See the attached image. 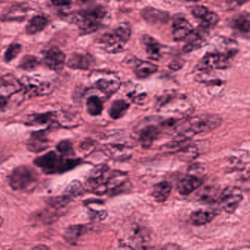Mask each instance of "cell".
<instances>
[{
    "mask_svg": "<svg viewBox=\"0 0 250 250\" xmlns=\"http://www.w3.org/2000/svg\"><path fill=\"white\" fill-rule=\"evenodd\" d=\"M34 164L44 173L52 175L68 172L80 165L81 160L63 156L59 152L49 151L36 158Z\"/></svg>",
    "mask_w": 250,
    "mask_h": 250,
    "instance_id": "1",
    "label": "cell"
},
{
    "mask_svg": "<svg viewBox=\"0 0 250 250\" xmlns=\"http://www.w3.org/2000/svg\"><path fill=\"white\" fill-rule=\"evenodd\" d=\"M131 33L128 23H121L110 32L102 35L98 40V44L107 53H120L124 50L125 45L131 39Z\"/></svg>",
    "mask_w": 250,
    "mask_h": 250,
    "instance_id": "2",
    "label": "cell"
},
{
    "mask_svg": "<svg viewBox=\"0 0 250 250\" xmlns=\"http://www.w3.org/2000/svg\"><path fill=\"white\" fill-rule=\"evenodd\" d=\"M222 118L218 115H197L177 125L175 129L181 134L191 137L194 134L210 132L218 128L222 124Z\"/></svg>",
    "mask_w": 250,
    "mask_h": 250,
    "instance_id": "3",
    "label": "cell"
},
{
    "mask_svg": "<svg viewBox=\"0 0 250 250\" xmlns=\"http://www.w3.org/2000/svg\"><path fill=\"white\" fill-rule=\"evenodd\" d=\"M106 15L107 11L104 7L96 6L77 12L73 15L72 21L83 34H90L100 28Z\"/></svg>",
    "mask_w": 250,
    "mask_h": 250,
    "instance_id": "4",
    "label": "cell"
},
{
    "mask_svg": "<svg viewBox=\"0 0 250 250\" xmlns=\"http://www.w3.org/2000/svg\"><path fill=\"white\" fill-rule=\"evenodd\" d=\"M39 180L38 172L33 168L20 166L10 175L9 184L15 191H30L36 188Z\"/></svg>",
    "mask_w": 250,
    "mask_h": 250,
    "instance_id": "5",
    "label": "cell"
},
{
    "mask_svg": "<svg viewBox=\"0 0 250 250\" xmlns=\"http://www.w3.org/2000/svg\"><path fill=\"white\" fill-rule=\"evenodd\" d=\"M112 171L106 165L95 167L86 179V188L90 192L103 195L109 192V183Z\"/></svg>",
    "mask_w": 250,
    "mask_h": 250,
    "instance_id": "6",
    "label": "cell"
},
{
    "mask_svg": "<svg viewBox=\"0 0 250 250\" xmlns=\"http://www.w3.org/2000/svg\"><path fill=\"white\" fill-rule=\"evenodd\" d=\"M162 118L160 117H149L137 125L136 130L139 140L143 148H148L153 142L159 138L162 133Z\"/></svg>",
    "mask_w": 250,
    "mask_h": 250,
    "instance_id": "7",
    "label": "cell"
},
{
    "mask_svg": "<svg viewBox=\"0 0 250 250\" xmlns=\"http://www.w3.org/2000/svg\"><path fill=\"white\" fill-rule=\"evenodd\" d=\"M238 50L228 49L225 52H207L197 64V68L203 72L213 69H225L229 66V62L236 55Z\"/></svg>",
    "mask_w": 250,
    "mask_h": 250,
    "instance_id": "8",
    "label": "cell"
},
{
    "mask_svg": "<svg viewBox=\"0 0 250 250\" xmlns=\"http://www.w3.org/2000/svg\"><path fill=\"white\" fill-rule=\"evenodd\" d=\"M243 200L242 191L237 187H228L222 190L219 202L228 213H233Z\"/></svg>",
    "mask_w": 250,
    "mask_h": 250,
    "instance_id": "9",
    "label": "cell"
},
{
    "mask_svg": "<svg viewBox=\"0 0 250 250\" xmlns=\"http://www.w3.org/2000/svg\"><path fill=\"white\" fill-rule=\"evenodd\" d=\"M209 34H210V29L202 24H200L197 28L193 29L191 33L184 40L187 43L183 46V52L188 54L203 47L206 43Z\"/></svg>",
    "mask_w": 250,
    "mask_h": 250,
    "instance_id": "10",
    "label": "cell"
},
{
    "mask_svg": "<svg viewBox=\"0 0 250 250\" xmlns=\"http://www.w3.org/2000/svg\"><path fill=\"white\" fill-rule=\"evenodd\" d=\"M126 241L122 242L125 247L133 249H145L150 241V235L146 228L134 224L130 228L126 236Z\"/></svg>",
    "mask_w": 250,
    "mask_h": 250,
    "instance_id": "11",
    "label": "cell"
},
{
    "mask_svg": "<svg viewBox=\"0 0 250 250\" xmlns=\"http://www.w3.org/2000/svg\"><path fill=\"white\" fill-rule=\"evenodd\" d=\"M21 90L30 96H42L49 94L52 91V84L47 82H42L36 79L24 77L20 81Z\"/></svg>",
    "mask_w": 250,
    "mask_h": 250,
    "instance_id": "12",
    "label": "cell"
},
{
    "mask_svg": "<svg viewBox=\"0 0 250 250\" xmlns=\"http://www.w3.org/2000/svg\"><path fill=\"white\" fill-rule=\"evenodd\" d=\"M193 17L202 21V25L206 26L209 29L215 27L220 21L219 15L216 13L210 11L208 8L203 5H194L190 8Z\"/></svg>",
    "mask_w": 250,
    "mask_h": 250,
    "instance_id": "13",
    "label": "cell"
},
{
    "mask_svg": "<svg viewBox=\"0 0 250 250\" xmlns=\"http://www.w3.org/2000/svg\"><path fill=\"white\" fill-rule=\"evenodd\" d=\"M193 26L183 16L177 14L173 18L172 24V33L175 42H182L192 31Z\"/></svg>",
    "mask_w": 250,
    "mask_h": 250,
    "instance_id": "14",
    "label": "cell"
},
{
    "mask_svg": "<svg viewBox=\"0 0 250 250\" xmlns=\"http://www.w3.org/2000/svg\"><path fill=\"white\" fill-rule=\"evenodd\" d=\"M43 62L51 70L59 72L65 65V54L58 48H51L43 54Z\"/></svg>",
    "mask_w": 250,
    "mask_h": 250,
    "instance_id": "15",
    "label": "cell"
},
{
    "mask_svg": "<svg viewBox=\"0 0 250 250\" xmlns=\"http://www.w3.org/2000/svg\"><path fill=\"white\" fill-rule=\"evenodd\" d=\"M203 179L196 174L188 173L177 184V190L181 195H188L201 187Z\"/></svg>",
    "mask_w": 250,
    "mask_h": 250,
    "instance_id": "16",
    "label": "cell"
},
{
    "mask_svg": "<svg viewBox=\"0 0 250 250\" xmlns=\"http://www.w3.org/2000/svg\"><path fill=\"white\" fill-rule=\"evenodd\" d=\"M49 146L50 142L48 138L47 133L43 131L33 133L27 140V148L33 153H40L47 149Z\"/></svg>",
    "mask_w": 250,
    "mask_h": 250,
    "instance_id": "17",
    "label": "cell"
},
{
    "mask_svg": "<svg viewBox=\"0 0 250 250\" xmlns=\"http://www.w3.org/2000/svg\"><path fill=\"white\" fill-rule=\"evenodd\" d=\"M143 20L150 24H166L169 20V13L153 7H146L142 11Z\"/></svg>",
    "mask_w": 250,
    "mask_h": 250,
    "instance_id": "18",
    "label": "cell"
},
{
    "mask_svg": "<svg viewBox=\"0 0 250 250\" xmlns=\"http://www.w3.org/2000/svg\"><path fill=\"white\" fill-rule=\"evenodd\" d=\"M147 58L151 61H158L162 58V46L154 38L148 35H144L141 39Z\"/></svg>",
    "mask_w": 250,
    "mask_h": 250,
    "instance_id": "19",
    "label": "cell"
},
{
    "mask_svg": "<svg viewBox=\"0 0 250 250\" xmlns=\"http://www.w3.org/2000/svg\"><path fill=\"white\" fill-rule=\"evenodd\" d=\"M121 84L119 78L112 76V77H106L99 79L95 83V85L98 90L109 98L119 90Z\"/></svg>",
    "mask_w": 250,
    "mask_h": 250,
    "instance_id": "20",
    "label": "cell"
},
{
    "mask_svg": "<svg viewBox=\"0 0 250 250\" xmlns=\"http://www.w3.org/2000/svg\"><path fill=\"white\" fill-rule=\"evenodd\" d=\"M94 63V58L88 54H74L68 59L67 65L72 69L88 70Z\"/></svg>",
    "mask_w": 250,
    "mask_h": 250,
    "instance_id": "21",
    "label": "cell"
},
{
    "mask_svg": "<svg viewBox=\"0 0 250 250\" xmlns=\"http://www.w3.org/2000/svg\"><path fill=\"white\" fill-rule=\"evenodd\" d=\"M191 137L186 135L184 134H179L177 138L169 143L165 144L162 147V150L164 153H168V154H173V153H179L183 149L185 148L190 143Z\"/></svg>",
    "mask_w": 250,
    "mask_h": 250,
    "instance_id": "22",
    "label": "cell"
},
{
    "mask_svg": "<svg viewBox=\"0 0 250 250\" xmlns=\"http://www.w3.org/2000/svg\"><path fill=\"white\" fill-rule=\"evenodd\" d=\"M133 70L137 78L146 79L157 72L158 67L149 61L137 59L134 61Z\"/></svg>",
    "mask_w": 250,
    "mask_h": 250,
    "instance_id": "23",
    "label": "cell"
},
{
    "mask_svg": "<svg viewBox=\"0 0 250 250\" xmlns=\"http://www.w3.org/2000/svg\"><path fill=\"white\" fill-rule=\"evenodd\" d=\"M230 25L233 30H236L240 34L249 36L250 30V17L249 13H242L232 18Z\"/></svg>",
    "mask_w": 250,
    "mask_h": 250,
    "instance_id": "24",
    "label": "cell"
},
{
    "mask_svg": "<svg viewBox=\"0 0 250 250\" xmlns=\"http://www.w3.org/2000/svg\"><path fill=\"white\" fill-rule=\"evenodd\" d=\"M105 151L112 159L125 160L131 157V148L124 144H109L105 147Z\"/></svg>",
    "mask_w": 250,
    "mask_h": 250,
    "instance_id": "25",
    "label": "cell"
},
{
    "mask_svg": "<svg viewBox=\"0 0 250 250\" xmlns=\"http://www.w3.org/2000/svg\"><path fill=\"white\" fill-rule=\"evenodd\" d=\"M217 213L213 210H198L190 215V221L195 226H203L210 223Z\"/></svg>",
    "mask_w": 250,
    "mask_h": 250,
    "instance_id": "26",
    "label": "cell"
},
{
    "mask_svg": "<svg viewBox=\"0 0 250 250\" xmlns=\"http://www.w3.org/2000/svg\"><path fill=\"white\" fill-rule=\"evenodd\" d=\"M172 189V185L168 181H162L153 187L152 196L157 203H164L169 198Z\"/></svg>",
    "mask_w": 250,
    "mask_h": 250,
    "instance_id": "27",
    "label": "cell"
},
{
    "mask_svg": "<svg viewBox=\"0 0 250 250\" xmlns=\"http://www.w3.org/2000/svg\"><path fill=\"white\" fill-rule=\"evenodd\" d=\"M58 115L55 112H46V113L36 114L30 115L26 121V124L29 125H46V124H55L57 121Z\"/></svg>",
    "mask_w": 250,
    "mask_h": 250,
    "instance_id": "28",
    "label": "cell"
},
{
    "mask_svg": "<svg viewBox=\"0 0 250 250\" xmlns=\"http://www.w3.org/2000/svg\"><path fill=\"white\" fill-rule=\"evenodd\" d=\"M48 25V20L43 16H36L29 21L26 26V33L28 35H35L43 31Z\"/></svg>",
    "mask_w": 250,
    "mask_h": 250,
    "instance_id": "29",
    "label": "cell"
},
{
    "mask_svg": "<svg viewBox=\"0 0 250 250\" xmlns=\"http://www.w3.org/2000/svg\"><path fill=\"white\" fill-rule=\"evenodd\" d=\"M130 104L123 99L114 101L109 109V115L112 119L118 120L123 118L129 109Z\"/></svg>",
    "mask_w": 250,
    "mask_h": 250,
    "instance_id": "30",
    "label": "cell"
},
{
    "mask_svg": "<svg viewBox=\"0 0 250 250\" xmlns=\"http://www.w3.org/2000/svg\"><path fill=\"white\" fill-rule=\"evenodd\" d=\"M87 231V226L84 225H74L70 226L65 229V239L68 242L74 244L76 241L86 233Z\"/></svg>",
    "mask_w": 250,
    "mask_h": 250,
    "instance_id": "31",
    "label": "cell"
},
{
    "mask_svg": "<svg viewBox=\"0 0 250 250\" xmlns=\"http://www.w3.org/2000/svg\"><path fill=\"white\" fill-rule=\"evenodd\" d=\"M1 88L8 94H14L21 90V84L20 81L16 80L12 76H6L2 79Z\"/></svg>",
    "mask_w": 250,
    "mask_h": 250,
    "instance_id": "32",
    "label": "cell"
},
{
    "mask_svg": "<svg viewBox=\"0 0 250 250\" xmlns=\"http://www.w3.org/2000/svg\"><path fill=\"white\" fill-rule=\"evenodd\" d=\"M86 106H87V112L91 116H98V115H100L102 112H103V102L98 96H90L87 99Z\"/></svg>",
    "mask_w": 250,
    "mask_h": 250,
    "instance_id": "33",
    "label": "cell"
},
{
    "mask_svg": "<svg viewBox=\"0 0 250 250\" xmlns=\"http://www.w3.org/2000/svg\"><path fill=\"white\" fill-rule=\"evenodd\" d=\"M84 187L80 181H72L64 191L63 196L71 200V198L77 197L84 194Z\"/></svg>",
    "mask_w": 250,
    "mask_h": 250,
    "instance_id": "34",
    "label": "cell"
},
{
    "mask_svg": "<svg viewBox=\"0 0 250 250\" xmlns=\"http://www.w3.org/2000/svg\"><path fill=\"white\" fill-rule=\"evenodd\" d=\"M179 155V159L182 161H192L198 157V149L195 146H191V144L183 149L182 150L178 153Z\"/></svg>",
    "mask_w": 250,
    "mask_h": 250,
    "instance_id": "35",
    "label": "cell"
},
{
    "mask_svg": "<svg viewBox=\"0 0 250 250\" xmlns=\"http://www.w3.org/2000/svg\"><path fill=\"white\" fill-rule=\"evenodd\" d=\"M219 197H217V191L216 188H206L202 191L200 200L203 203H213L219 202Z\"/></svg>",
    "mask_w": 250,
    "mask_h": 250,
    "instance_id": "36",
    "label": "cell"
},
{
    "mask_svg": "<svg viewBox=\"0 0 250 250\" xmlns=\"http://www.w3.org/2000/svg\"><path fill=\"white\" fill-rule=\"evenodd\" d=\"M39 61L36 57L32 55H27L21 59L20 63V67L23 70L30 71L35 69L36 67L39 66Z\"/></svg>",
    "mask_w": 250,
    "mask_h": 250,
    "instance_id": "37",
    "label": "cell"
},
{
    "mask_svg": "<svg viewBox=\"0 0 250 250\" xmlns=\"http://www.w3.org/2000/svg\"><path fill=\"white\" fill-rule=\"evenodd\" d=\"M57 150L61 154L68 157H71L74 155V147H73L72 143L69 140H63L58 143L57 146Z\"/></svg>",
    "mask_w": 250,
    "mask_h": 250,
    "instance_id": "38",
    "label": "cell"
},
{
    "mask_svg": "<svg viewBox=\"0 0 250 250\" xmlns=\"http://www.w3.org/2000/svg\"><path fill=\"white\" fill-rule=\"evenodd\" d=\"M21 51V46L19 43H12L5 52V61L6 62H11L13 60L15 59Z\"/></svg>",
    "mask_w": 250,
    "mask_h": 250,
    "instance_id": "39",
    "label": "cell"
},
{
    "mask_svg": "<svg viewBox=\"0 0 250 250\" xmlns=\"http://www.w3.org/2000/svg\"><path fill=\"white\" fill-rule=\"evenodd\" d=\"M108 213L106 210H101V211H92L91 216L93 219L96 220H104L106 219Z\"/></svg>",
    "mask_w": 250,
    "mask_h": 250,
    "instance_id": "40",
    "label": "cell"
},
{
    "mask_svg": "<svg viewBox=\"0 0 250 250\" xmlns=\"http://www.w3.org/2000/svg\"><path fill=\"white\" fill-rule=\"evenodd\" d=\"M73 0H51L53 5L56 6H67L72 3Z\"/></svg>",
    "mask_w": 250,
    "mask_h": 250,
    "instance_id": "41",
    "label": "cell"
},
{
    "mask_svg": "<svg viewBox=\"0 0 250 250\" xmlns=\"http://www.w3.org/2000/svg\"><path fill=\"white\" fill-rule=\"evenodd\" d=\"M8 104V98L6 96L0 95V112L5 110Z\"/></svg>",
    "mask_w": 250,
    "mask_h": 250,
    "instance_id": "42",
    "label": "cell"
},
{
    "mask_svg": "<svg viewBox=\"0 0 250 250\" xmlns=\"http://www.w3.org/2000/svg\"><path fill=\"white\" fill-rule=\"evenodd\" d=\"M187 2H197L200 1V0H186Z\"/></svg>",
    "mask_w": 250,
    "mask_h": 250,
    "instance_id": "43",
    "label": "cell"
},
{
    "mask_svg": "<svg viewBox=\"0 0 250 250\" xmlns=\"http://www.w3.org/2000/svg\"><path fill=\"white\" fill-rule=\"evenodd\" d=\"M82 2H88V1H90V0H80Z\"/></svg>",
    "mask_w": 250,
    "mask_h": 250,
    "instance_id": "44",
    "label": "cell"
},
{
    "mask_svg": "<svg viewBox=\"0 0 250 250\" xmlns=\"http://www.w3.org/2000/svg\"><path fill=\"white\" fill-rule=\"evenodd\" d=\"M2 218H0V225H1V224H2Z\"/></svg>",
    "mask_w": 250,
    "mask_h": 250,
    "instance_id": "45",
    "label": "cell"
}]
</instances>
